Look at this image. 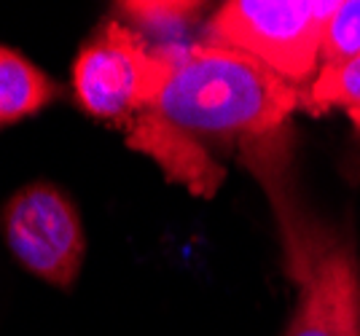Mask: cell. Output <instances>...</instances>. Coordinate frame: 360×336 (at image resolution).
Here are the masks:
<instances>
[{
    "mask_svg": "<svg viewBox=\"0 0 360 336\" xmlns=\"http://www.w3.org/2000/svg\"><path fill=\"white\" fill-rule=\"evenodd\" d=\"M299 103V89L258 60L207 41L172 54L150 110L199 143L202 138L258 140L280 132Z\"/></svg>",
    "mask_w": 360,
    "mask_h": 336,
    "instance_id": "cell-1",
    "label": "cell"
},
{
    "mask_svg": "<svg viewBox=\"0 0 360 336\" xmlns=\"http://www.w3.org/2000/svg\"><path fill=\"white\" fill-rule=\"evenodd\" d=\"M355 57H360V0H339L323 30L320 62L339 65Z\"/></svg>",
    "mask_w": 360,
    "mask_h": 336,
    "instance_id": "cell-10",
    "label": "cell"
},
{
    "mask_svg": "<svg viewBox=\"0 0 360 336\" xmlns=\"http://www.w3.org/2000/svg\"><path fill=\"white\" fill-rule=\"evenodd\" d=\"M127 143L150 156L167 175L196 197H212L226 178V169L212 159L196 138L165 122L156 110H143L124 127Z\"/></svg>",
    "mask_w": 360,
    "mask_h": 336,
    "instance_id": "cell-6",
    "label": "cell"
},
{
    "mask_svg": "<svg viewBox=\"0 0 360 336\" xmlns=\"http://www.w3.org/2000/svg\"><path fill=\"white\" fill-rule=\"evenodd\" d=\"M339 0H231L210 19L207 41L237 49L299 89L317 73L323 30Z\"/></svg>",
    "mask_w": 360,
    "mask_h": 336,
    "instance_id": "cell-3",
    "label": "cell"
},
{
    "mask_svg": "<svg viewBox=\"0 0 360 336\" xmlns=\"http://www.w3.org/2000/svg\"><path fill=\"white\" fill-rule=\"evenodd\" d=\"M172 51H159L124 22H108L73 65L78 105L103 122L127 124L153 108Z\"/></svg>",
    "mask_w": 360,
    "mask_h": 336,
    "instance_id": "cell-4",
    "label": "cell"
},
{
    "mask_svg": "<svg viewBox=\"0 0 360 336\" xmlns=\"http://www.w3.org/2000/svg\"><path fill=\"white\" fill-rule=\"evenodd\" d=\"M349 122H352V127L360 132V108H352V110H349Z\"/></svg>",
    "mask_w": 360,
    "mask_h": 336,
    "instance_id": "cell-11",
    "label": "cell"
},
{
    "mask_svg": "<svg viewBox=\"0 0 360 336\" xmlns=\"http://www.w3.org/2000/svg\"><path fill=\"white\" fill-rule=\"evenodd\" d=\"M119 16L124 25H129L135 32H140L150 44V38H180L196 22V16L202 14L199 3H169V0H159V3H119Z\"/></svg>",
    "mask_w": 360,
    "mask_h": 336,
    "instance_id": "cell-8",
    "label": "cell"
},
{
    "mask_svg": "<svg viewBox=\"0 0 360 336\" xmlns=\"http://www.w3.org/2000/svg\"><path fill=\"white\" fill-rule=\"evenodd\" d=\"M269 135L248 140L255 175L269 191L285 243L288 272L299 283L285 336H360V261L355 245L301 205L285 183L283 162L271 167Z\"/></svg>",
    "mask_w": 360,
    "mask_h": 336,
    "instance_id": "cell-2",
    "label": "cell"
},
{
    "mask_svg": "<svg viewBox=\"0 0 360 336\" xmlns=\"http://www.w3.org/2000/svg\"><path fill=\"white\" fill-rule=\"evenodd\" d=\"M57 97L54 81H49L41 67L0 46V127L27 119Z\"/></svg>",
    "mask_w": 360,
    "mask_h": 336,
    "instance_id": "cell-7",
    "label": "cell"
},
{
    "mask_svg": "<svg viewBox=\"0 0 360 336\" xmlns=\"http://www.w3.org/2000/svg\"><path fill=\"white\" fill-rule=\"evenodd\" d=\"M3 234L16 261L57 288H70L84 264V226L57 186L19 188L3 210Z\"/></svg>",
    "mask_w": 360,
    "mask_h": 336,
    "instance_id": "cell-5",
    "label": "cell"
},
{
    "mask_svg": "<svg viewBox=\"0 0 360 336\" xmlns=\"http://www.w3.org/2000/svg\"><path fill=\"white\" fill-rule=\"evenodd\" d=\"M309 105L315 110H326L330 105L360 108V57L323 65L309 86Z\"/></svg>",
    "mask_w": 360,
    "mask_h": 336,
    "instance_id": "cell-9",
    "label": "cell"
}]
</instances>
